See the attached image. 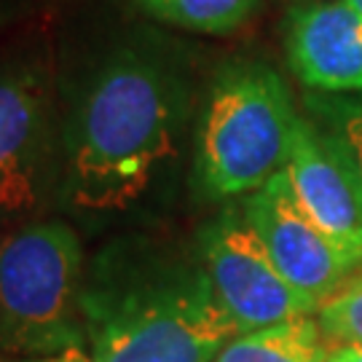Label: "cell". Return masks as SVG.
<instances>
[{"instance_id": "cell-1", "label": "cell", "mask_w": 362, "mask_h": 362, "mask_svg": "<svg viewBox=\"0 0 362 362\" xmlns=\"http://www.w3.org/2000/svg\"><path fill=\"white\" fill-rule=\"evenodd\" d=\"M188 86L164 59L121 49L83 86L62 134V191L86 212L143 199L180 153Z\"/></svg>"}, {"instance_id": "cell-2", "label": "cell", "mask_w": 362, "mask_h": 362, "mask_svg": "<svg viewBox=\"0 0 362 362\" xmlns=\"http://www.w3.org/2000/svg\"><path fill=\"white\" fill-rule=\"evenodd\" d=\"M89 362H215L242 336L202 258L113 245L81 290Z\"/></svg>"}, {"instance_id": "cell-3", "label": "cell", "mask_w": 362, "mask_h": 362, "mask_svg": "<svg viewBox=\"0 0 362 362\" xmlns=\"http://www.w3.org/2000/svg\"><path fill=\"white\" fill-rule=\"evenodd\" d=\"M287 83L263 62L223 67L196 127L194 175L209 199L250 196L282 172L298 121Z\"/></svg>"}, {"instance_id": "cell-4", "label": "cell", "mask_w": 362, "mask_h": 362, "mask_svg": "<svg viewBox=\"0 0 362 362\" xmlns=\"http://www.w3.org/2000/svg\"><path fill=\"white\" fill-rule=\"evenodd\" d=\"M83 255L76 231L30 223L0 242V341L22 354H67L83 346Z\"/></svg>"}, {"instance_id": "cell-5", "label": "cell", "mask_w": 362, "mask_h": 362, "mask_svg": "<svg viewBox=\"0 0 362 362\" xmlns=\"http://www.w3.org/2000/svg\"><path fill=\"white\" fill-rule=\"evenodd\" d=\"M199 258L242 336L320 311L282 276L242 204L199 231Z\"/></svg>"}, {"instance_id": "cell-6", "label": "cell", "mask_w": 362, "mask_h": 362, "mask_svg": "<svg viewBox=\"0 0 362 362\" xmlns=\"http://www.w3.org/2000/svg\"><path fill=\"white\" fill-rule=\"evenodd\" d=\"M57 167L49 81L33 65H0V223L33 215Z\"/></svg>"}, {"instance_id": "cell-7", "label": "cell", "mask_w": 362, "mask_h": 362, "mask_svg": "<svg viewBox=\"0 0 362 362\" xmlns=\"http://www.w3.org/2000/svg\"><path fill=\"white\" fill-rule=\"evenodd\" d=\"M242 209L282 276L317 309L362 266V255L338 245L303 209L285 169L245 196Z\"/></svg>"}, {"instance_id": "cell-8", "label": "cell", "mask_w": 362, "mask_h": 362, "mask_svg": "<svg viewBox=\"0 0 362 362\" xmlns=\"http://www.w3.org/2000/svg\"><path fill=\"white\" fill-rule=\"evenodd\" d=\"M285 175L298 202L338 245L362 255V177L320 127L298 116Z\"/></svg>"}, {"instance_id": "cell-9", "label": "cell", "mask_w": 362, "mask_h": 362, "mask_svg": "<svg viewBox=\"0 0 362 362\" xmlns=\"http://www.w3.org/2000/svg\"><path fill=\"white\" fill-rule=\"evenodd\" d=\"M285 49L296 78L317 94H362V13L344 0L303 3L287 13Z\"/></svg>"}, {"instance_id": "cell-10", "label": "cell", "mask_w": 362, "mask_h": 362, "mask_svg": "<svg viewBox=\"0 0 362 362\" xmlns=\"http://www.w3.org/2000/svg\"><path fill=\"white\" fill-rule=\"evenodd\" d=\"M330 341L320 322L300 317L293 322L263 327L231 341L215 362H327Z\"/></svg>"}, {"instance_id": "cell-11", "label": "cell", "mask_w": 362, "mask_h": 362, "mask_svg": "<svg viewBox=\"0 0 362 362\" xmlns=\"http://www.w3.org/2000/svg\"><path fill=\"white\" fill-rule=\"evenodd\" d=\"M151 16L180 30L228 35L252 19L260 0H132Z\"/></svg>"}, {"instance_id": "cell-12", "label": "cell", "mask_w": 362, "mask_h": 362, "mask_svg": "<svg viewBox=\"0 0 362 362\" xmlns=\"http://www.w3.org/2000/svg\"><path fill=\"white\" fill-rule=\"evenodd\" d=\"M303 116L349 156V161L362 177V94H306Z\"/></svg>"}, {"instance_id": "cell-13", "label": "cell", "mask_w": 362, "mask_h": 362, "mask_svg": "<svg viewBox=\"0 0 362 362\" xmlns=\"http://www.w3.org/2000/svg\"><path fill=\"white\" fill-rule=\"evenodd\" d=\"M320 327L330 344L362 346V269L354 272L320 309Z\"/></svg>"}, {"instance_id": "cell-14", "label": "cell", "mask_w": 362, "mask_h": 362, "mask_svg": "<svg viewBox=\"0 0 362 362\" xmlns=\"http://www.w3.org/2000/svg\"><path fill=\"white\" fill-rule=\"evenodd\" d=\"M327 362H362V346L360 344H336L330 346Z\"/></svg>"}, {"instance_id": "cell-15", "label": "cell", "mask_w": 362, "mask_h": 362, "mask_svg": "<svg viewBox=\"0 0 362 362\" xmlns=\"http://www.w3.org/2000/svg\"><path fill=\"white\" fill-rule=\"evenodd\" d=\"M59 362H89V360H86L83 349H76V351H67V354H62V357H59Z\"/></svg>"}, {"instance_id": "cell-16", "label": "cell", "mask_w": 362, "mask_h": 362, "mask_svg": "<svg viewBox=\"0 0 362 362\" xmlns=\"http://www.w3.org/2000/svg\"><path fill=\"white\" fill-rule=\"evenodd\" d=\"M344 3H349V6L354 8V11L362 13V0H344Z\"/></svg>"}, {"instance_id": "cell-17", "label": "cell", "mask_w": 362, "mask_h": 362, "mask_svg": "<svg viewBox=\"0 0 362 362\" xmlns=\"http://www.w3.org/2000/svg\"><path fill=\"white\" fill-rule=\"evenodd\" d=\"M40 362H59V357H57V360H40Z\"/></svg>"}]
</instances>
